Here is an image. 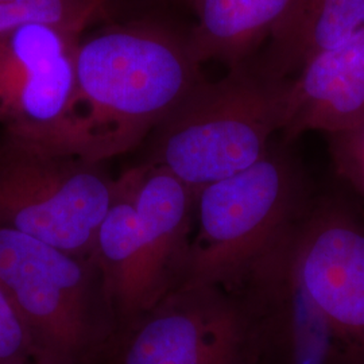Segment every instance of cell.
Masks as SVG:
<instances>
[{"label":"cell","mask_w":364,"mask_h":364,"mask_svg":"<svg viewBox=\"0 0 364 364\" xmlns=\"http://www.w3.org/2000/svg\"><path fill=\"white\" fill-rule=\"evenodd\" d=\"M188 28L156 18L111 22L84 33L76 93L53 150L105 162L141 147L204 81Z\"/></svg>","instance_id":"cell-1"},{"label":"cell","mask_w":364,"mask_h":364,"mask_svg":"<svg viewBox=\"0 0 364 364\" xmlns=\"http://www.w3.org/2000/svg\"><path fill=\"white\" fill-rule=\"evenodd\" d=\"M289 78L257 57L204 80L144 141L141 162L161 166L196 193L255 165L282 131Z\"/></svg>","instance_id":"cell-2"},{"label":"cell","mask_w":364,"mask_h":364,"mask_svg":"<svg viewBox=\"0 0 364 364\" xmlns=\"http://www.w3.org/2000/svg\"><path fill=\"white\" fill-rule=\"evenodd\" d=\"M196 200L195 191L156 165L138 162L117 177L93 257L122 320L138 317L178 287Z\"/></svg>","instance_id":"cell-3"},{"label":"cell","mask_w":364,"mask_h":364,"mask_svg":"<svg viewBox=\"0 0 364 364\" xmlns=\"http://www.w3.org/2000/svg\"><path fill=\"white\" fill-rule=\"evenodd\" d=\"M0 284L26 329L33 364H105L119 321L93 257L0 228Z\"/></svg>","instance_id":"cell-4"},{"label":"cell","mask_w":364,"mask_h":364,"mask_svg":"<svg viewBox=\"0 0 364 364\" xmlns=\"http://www.w3.org/2000/svg\"><path fill=\"white\" fill-rule=\"evenodd\" d=\"M304 173L281 144L251 168L197 192L195 232L178 287L236 291L312 205Z\"/></svg>","instance_id":"cell-5"},{"label":"cell","mask_w":364,"mask_h":364,"mask_svg":"<svg viewBox=\"0 0 364 364\" xmlns=\"http://www.w3.org/2000/svg\"><path fill=\"white\" fill-rule=\"evenodd\" d=\"M115 189L105 162L9 136L0 142V228L93 257Z\"/></svg>","instance_id":"cell-6"},{"label":"cell","mask_w":364,"mask_h":364,"mask_svg":"<svg viewBox=\"0 0 364 364\" xmlns=\"http://www.w3.org/2000/svg\"><path fill=\"white\" fill-rule=\"evenodd\" d=\"M259 321L239 293L195 285L171 290L117 328L105 364H260Z\"/></svg>","instance_id":"cell-7"},{"label":"cell","mask_w":364,"mask_h":364,"mask_svg":"<svg viewBox=\"0 0 364 364\" xmlns=\"http://www.w3.org/2000/svg\"><path fill=\"white\" fill-rule=\"evenodd\" d=\"M84 33L28 23L0 37V126L4 136L54 149L76 93Z\"/></svg>","instance_id":"cell-8"},{"label":"cell","mask_w":364,"mask_h":364,"mask_svg":"<svg viewBox=\"0 0 364 364\" xmlns=\"http://www.w3.org/2000/svg\"><path fill=\"white\" fill-rule=\"evenodd\" d=\"M299 278L344 364H364V225L336 200H313L294 234Z\"/></svg>","instance_id":"cell-9"},{"label":"cell","mask_w":364,"mask_h":364,"mask_svg":"<svg viewBox=\"0 0 364 364\" xmlns=\"http://www.w3.org/2000/svg\"><path fill=\"white\" fill-rule=\"evenodd\" d=\"M297 225L232 293L247 301L259 321L260 364H344L332 328L299 278L294 251Z\"/></svg>","instance_id":"cell-10"},{"label":"cell","mask_w":364,"mask_h":364,"mask_svg":"<svg viewBox=\"0 0 364 364\" xmlns=\"http://www.w3.org/2000/svg\"><path fill=\"white\" fill-rule=\"evenodd\" d=\"M364 122V28L318 53L289 78L281 134L291 142L308 131L326 135Z\"/></svg>","instance_id":"cell-11"},{"label":"cell","mask_w":364,"mask_h":364,"mask_svg":"<svg viewBox=\"0 0 364 364\" xmlns=\"http://www.w3.org/2000/svg\"><path fill=\"white\" fill-rule=\"evenodd\" d=\"M299 0H193L188 28L197 61H216L228 69L257 57L285 22Z\"/></svg>","instance_id":"cell-12"},{"label":"cell","mask_w":364,"mask_h":364,"mask_svg":"<svg viewBox=\"0 0 364 364\" xmlns=\"http://www.w3.org/2000/svg\"><path fill=\"white\" fill-rule=\"evenodd\" d=\"M364 28V0H299L258 60L274 77L291 78L318 53Z\"/></svg>","instance_id":"cell-13"},{"label":"cell","mask_w":364,"mask_h":364,"mask_svg":"<svg viewBox=\"0 0 364 364\" xmlns=\"http://www.w3.org/2000/svg\"><path fill=\"white\" fill-rule=\"evenodd\" d=\"M105 0H0V37L28 23H46L85 33L105 19Z\"/></svg>","instance_id":"cell-14"},{"label":"cell","mask_w":364,"mask_h":364,"mask_svg":"<svg viewBox=\"0 0 364 364\" xmlns=\"http://www.w3.org/2000/svg\"><path fill=\"white\" fill-rule=\"evenodd\" d=\"M332 164L338 177L364 197V122L328 135Z\"/></svg>","instance_id":"cell-15"},{"label":"cell","mask_w":364,"mask_h":364,"mask_svg":"<svg viewBox=\"0 0 364 364\" xmlns=\"http://www.w3.org/2000/svg\"><path fill=\"white\" fill-rule=\"evenodd\" d=\"M0 364H33L23 323L0 284Z\"/></svg>","instance_id":"cell-16"},{"label":"cell","mask_w":364,"mask_h":364,"mask_svg":"<svg viewBox=\"0 0 364 364\" xmlns=\"http://www.w3.org/2000/svg\"><path fill=\"white\" fill-rule=\"evenodd\" d=\"M153 1H161V3H170V4H177V6H182L186 7L188 10H191L193 0H153Z\"/></svg>","instance_id":"cell-17"},{"label":"cell","mask_w":364,"mask_h":364,"mask_svg":"<svg viewBox=\"0 0 364 364\" xmlns=\"http://www.w3.org/2000/svg\"><path fill=\"white\" fill-rule=\"evenodd\" d=\"M105 1H107V3H109V4H112V1H114V0H105Z\"/></svg>","instance_id":"cell-18"}]
</instances>
